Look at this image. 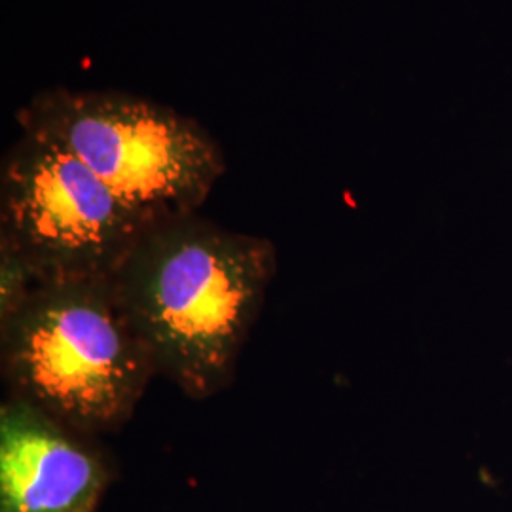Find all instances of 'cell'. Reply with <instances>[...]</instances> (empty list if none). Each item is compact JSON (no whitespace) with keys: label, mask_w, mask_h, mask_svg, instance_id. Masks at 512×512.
<instances>
[{"label":"cell","mask_w":512,"mask_h":512,"mask_svg":"<svg viewBox=\"0 0 512 512\" xmlns=\"http://www.w3.org/2000/svg\"><path fill=\"white\" fill-rule=\"evenodd\" d=\"M8 397L99 439L122 429L156 366L110 277L38 283L0 323Z\"/></svg>","instance_id":"2"},{"label":"cell","mask_w":512,"mask_h":512,"mask_svg":"<svg viewBox=\"0 0 512 512\" xmlns=\"http://www.w3.org/2000/svg\"><path fill=\"white\" fill-rule=\"evenodd\" d=\"M150 226L69 150L21 131L0 173V238L37 283L110 277Z\"/></svg>","instance_id":"4"},{"label":"cell","mask_w":512,"mask_h":512,"mask_svg":"<svg viewBox=\"0 0 512 512\" xmlns=\"http://www.w3.org/2000/svg\"><path fill=\"white\" fill-rule=\"evenodd\" d=\"M18 122L69 150L150 224L198 213L226 171L200 122L131 93L55 88Z\"/></svg>","instance_id":"3"},{"label":"cell","mask_w":512,"mask_h":512,"mask_svg":"<svg viewBox=\"0 0 512 512\" xmlns=\"http://www.w3.org/2000/svg\"><path fill=\"white\" fill-rule=\"evenodd\" d=\"M37 285L29 262L8 239L0 238V323L27 302Z\"/></svg>","instance_id":"6"},{"label":"cell","mask_w":512,"mask_h":512,"mask_svg":"<svg viewBox=\"0 0 512 512\" xmlns=\"http://www.w3.org/2000/svg\"><path fill=\"white\" fill-rule=\"evenodd\" d=\"M275 270L270 239L192 213L152 222L110 279L156 374L205 401L232 384Z\"/></svg>","instance_id":"1"},{"label":"cell","mask_w":512,"mask_h":512,"mask_svg":"<svg viewBox=\"0 0 512 512\" xmlns=\"http://www.w3.org/2000/svg\"><path fill=\"white\" fill-rule=\"evenodd\" d=\"M110 482V459L95 437L4 397L0 512H97Z\"/></svg>","instance_id":"5"}]
</instances>
